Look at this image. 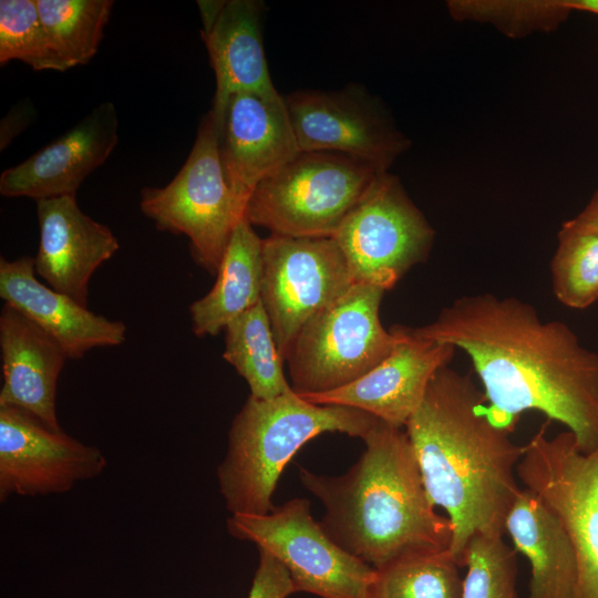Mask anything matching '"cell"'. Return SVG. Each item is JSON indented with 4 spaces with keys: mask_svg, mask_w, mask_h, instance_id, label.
<instances>
[{
    "mask_svg": "<svg viewBox=\"0 0 598 598\" xmlns=\"http://www.w3.org/2000/svg\"><path fill=\"white\" fill-rule=\"evenodd\" d=\"M413 330L467 354L496 424L513 432L522 413L537 411L567 426L582 453L598 450V353L566 323L515 297L478 293Z\"/></svg>",
    "mask_w": 598,
    "mask_h": 598,
    "instance_id": "obj_1",
    "label": "cell"
},
{
    "mask_svg": "<svg viewBox=\"0 0 598 598\" xmlns=\"http://www.w3.org/2000/svg\"><path fill=\"white\" fill-rule=\"evenodd\" d=\"M430 499L447 514L448 547L464 567L471 538L503 536L507 514L522 491L516 477L524 445L487 413L484 393L448 365L432 378L405 424Z\"/></svg>",
    "mask_w": 598,
    "mask_h": 598,
    "instance_id": "obj_2",
    "label": "cell"
},
{
    "mask_svg": "<svg viewBox=\"0 0 598 598\" xmlns=\"http://www.w3.org/2000/svg\"><path fill=\"white\" fill-rule=\"evenodd\" d=\"M362 440L363 453L342 475L299 468L324 506L323 530L375 569L411 550L448 549L450 519L435 511L405 431L380 420Z\"/></svg>",
    "mask_w": 598,
    "mask_h": 598,
    "instance_id": "obj_3",
    "label": "cell"
},
{
    "mask_svg": "<svg viewBox=\"0 0 598 598\" xmlns=\"http://www.w3.org/2000/svg\"><path fill=\"white\" fill-rule=\"evenodd\" d=\"M380 420L364 411L308 402L290 391L270 400L252 395L235 415L217 481L230 514H267L277 482L295 454L322 433L363 437Z\"/></svg>",
    "mask_w": 598,
    "mask_h": 598,
    "instance_id": "obj_4",
    "label": "cell"
},
{
    "mask_svg": "<svg viewBox=\"0 0 598 598\" xmlns=\"http://www.w3.org/2000/svg\"><path fill=\"white\" fill-rule=\"evenodd\" d=\"M382 172L341 153L300 152L257 185L245 217L271 234L333 237Z\"/></svg>",
    "mask_w": 598,
    "mask_h": 598,
    "instance_id": "obj_5",
    "label": "cell"
},
{
    "mask_svg": "<svg viewBox=\"0 0 598 598\" xmlns=\"http://www.w3.org/2000/svg\"><path fill=\"white\" fill-rule=\"evenodd\" d=\"M385 290L353 283L300 329L286 360L298 395L326 393L348 385L383 361L399 336L385 330L380 305Z\"/></svg>",
    "mask_w": 598,
    "mask_h": 598,
    "instance_id": "obj_6",
    "label": "cell"
},
{
    "mask_svg": "<svg viewBox=\"0 0 598 598\" xmlns=\"http://www.w3.org/2000/svg\"><path fill=\"white\" fill-rule=\"evenodd\" d=\"M140 208L157 229L186 236L194 261L216 276L245 210L237 203L225 175L210 110L200 120L182 168L167 185L144 187Z\"/></svg>",
    "mask_w": 598,
    "mask_h": 598,
    "instance_id": "obj_7",
    "label": "cell"
},
{
    "mask_svg": "<svg viewBox=\"0 0 598 598\" xmlns=\"http://www.w3.org/2000/svg\"><path fill=\"white\" fill-rule=\"evenodd\" d=\"M228 533L271 554L289 573L296 592L320 598H369L375 568L333 542L310 513V502L292 498L262 515L233 514Z\"/></svg>",
    "mask_w": 598,
    "mask_h": 598,
    "instance_id": "obj_8",
    "label": "cell"
},
{
    "mask_svg": "<svg viewBox=\"0 0 598 598\" xmlns=\"http://www.w3.org/2000/svg\"><path fill=\"white\" fill-rule=\"evenodd\" d=\"M516 473L569 535L576 558L571 598H598V450L585 454L569 431L547 437L543 426L524 445Z\"/></svg>",
    "mask_w": 598,
    "mask_h": 598,
    "instance_id": "obj_9",
    "label": "cell"
},
{
    "mask_svg": "<svg viewBox=\"0 0 598 598\" xmlns=\"http://www.w3.org/2000/svg\"><path fill=\"white\" fill-rule=\"evenodd\" d=\"M354 283L389 290L426 259L434 230L399 178L378 175L333 236Z\"/></svg>",
    "mask_w": 598,
    "mask_h": 598,
    "instance_id": "obj_10",
    "label": "cell"
},
{
    "mask_svg": "<svg viewBox=\"0 0 598 598\" xmlns=\"http://www.w3.org/2000/svg\"><path fill=\"white\" fill-rule=\"evenodd\" d=\"M353 283L333 237L264 238L260 301L283 360L303 324Z\"/></svg>",
    "mask_w": 598,
    "mask_h": 598,
    "instance_id": "obj_11",
    "label": "cell"
},
{
    "mask_svg": "<svg viewBox=\"0 0 598 598\" xmlns=\"http://www.w3.org/2000/svg\"><path fill=\"white\" fill-rule=\"evenodd\" d=\"M283 101L300 152L341 153L388 171L409 147L378 99L360 84L299 90Z\"/></svg>",
    "mask_w": 598,
    "mask_h": 598,
    "instance_id": "obj_12",
    "label": "cell"
},
{
    "mask_svg": "<svg viewBox=\"0 0 598 598\" xmlns=\"http://www.w3.org/2000/svg\"><path fill=\"white\" fill-rule=\"evenodd\" d=\"M103 452L48 427L17 408L0 406V499L69 492L106 467Z\"/></svg>",
    "mask_w": 598,
    "mask_h": 598,
    "instance_id": "obj_13",
    "label": "cell"
},
{
    "mask_svg": "<svg viewBox=\"0 0 598 598\" xmlns=\"http://www.w3.org/2000/svg\"><path fill=\"white\" fill-rule=\"evenodd\" d=\"M399 340L391 353L357 381L337 390L300 395L315 404L364 411L384 423L404 427L420 406L434 374L448 365L455 348L395 324Z\"/></svg>",
    "mask_w": 598,
    "mask_h": 598,
    "instance_id": "obj_14",
    "label": "cell"
},
{
    "mask_svg": "<svg viewBox=\"0 0 598 598\" xmlns=\"http://www.w3.org/2000/svg\"><path fill=\"white\" fill-rule=\"evenodd\" d=\"M216 126L225 175L237 203L246 210L257 185L300 153L283 95L267 100L235 93Z\"/></svg>",
    "mask_w": 598,
    "mask_h": 598,
    "instance_id": "obj_15",
    "label": "cell"
},
{
    "mask_svg": "<svg viewBox=\"0 0 598 598\" xmlns=\"http://www.w3.org/2000/svg\"><path fill=\"white\" fill-rule=\"evenodd\" d=\"M118 141L112 102L100 103L74 126L2 172L0 194L35 202L76 196L84 179L109 158Z\"/></svg>",
    "mask_w": 598,
    "mask_h": 598,
    "instance_id": "obj_16",
    "label": "cell"
},
{
    "mask_svg": "<svg viewBox=\"0 0 598 598\" xmlns=\"http://www.w3.org/2000/svg\"><path fill=\"white\" fill-rule=\"evenodd\" d=\"M35 203L40 234L33 257L35 274L49 287L87 307L90 279L118 250V240L110 227L82 212L76 196Z\"/></svg>",
    "mask_w": 598,
    "mask_h": 598,
    "instance_id": "obj_17",
    "label": "cell"
},
{
    "mask_svg": "<svg viewBox=\"0 0 598 598\" xmlns=\"http://www.w3.org/2000/svg\"><path fill=\"white\" fill-rule=\"evenodd\" d=\"M0 297L53 338L71 360L95 348L116 347L126 339V326L94 313L37 278L33 257L0 258Z\"/></svg>",
    "mask_w": 598,
    "mask_h": 598,
    "instance_id": "obj_18",
    "label": "cell"
},
{
    "mask_svg": "<svg viewBox=\"0 0 598 598\" xmlns=\"http://www.w3.org/2000/svg\"><path fill=\"white\" fill-rule=\"evenodd\" d=\"M2 386L0 406L22 410L60 431L56 390L69 360L63 348L42 329L4 303L0 312Z\"/></svg>",
    "mask_w": 598,
    "mask_h": 598,
    "instance_id": "obj_19",
    "label": "cell"
},
{
    "mask_svg": "<svg viewBox=\"0 0 598 598\" xmlns=\"http://www.w3.org/2000/svg\"><path fill=\"white\" fill-rule=\"evenodd\" d=\"M262 16L264 4L260 1L227 0L214 23L202 30L216 79L210 107L216 123L235 93H252L267 100L282 99L268 70Z\"/></svg>",
    "mask_w": 598,
    "mask_h": 598,
    "instance_id": "obj_20",
    "label": "cell"
},
{
    "mask_svg": "<svg viewBox=\"0 0 598 598\" xmlns=\"http://www.w3.org/2000/svg\"><path fill=\"white\" fill-rule=\"evenodd\" d=\"M505 533L514 549L530 566L526 598H571L576 558L571 540L559 517L540 498L522 488L506 520Z\"/></svg>",
    "mask_w": 598,
    "mask_h": 598,
    "instance_id": "obj_21",
    "label": "cell"
},
{
    "mask_svg": "<svg viewBox=\"0 0 598 598\" xmlns=\"http://www.w3.org/2000/svg\"><path fill=\"white\" fill-rule=\"evenodd\" d=\"M262 240L243 217L223 255L212 289L189 306L192 330L213 337L260 301Z\"/></svg>",
    "mask_w": 598,
    "mask_h": 598,
    "instance_id": "obj_22",
    "label": "cell"
},
{
    "mask_svg": "<svg viewBox=\"0 0 598 598\" xmlns=\"http://www.w3.org/2000/svg\"><path fill=\"white\" fill-rule=\"evenodd\" d=\"M223 358L249 385L250 395L270 400L292 391L261 301L224 329Z\"/></svg>",
    "mask_w": 598,
    "mask_h": 598,
    "instance_id": "obj_23",
    "label": "cell"
},
{
    "mask_svg": "<svg viewBox=\"0 0 598 598\" xmlns=\"http://www.w3.org/2000/svg\"><path fill=\"white\" fill-rule=\"evenodd\" d=\"M56 69L87 64L96 54L112 13V0H37Z\"/></svg>",
    "mask_w": 598,
    "mask_h": 598,
    "instance_id": "obj_24",
    "label": "cell"
},
{
    "mask_svg": "<svg viewBox=\"0 0 598 598\" xmlns=\"http://www.w3.org/2000/svg\"><path fill=\"white\" fill-rule=\"evenodd\" d=\"M460 568L448 549L411 550L375 569L369 598H461Z\"/></svg>",
    "mask_w": 598,
    "mask_h": 598,
    "instance_id": "obj_25",
    "label": "cell"
},
{
    "mask_svg": "<svg viewBox=\"0 0 598 598\" xmlns=\"http://www.w3.org/2000/svg\"><path fill=\"white\" fill-rule=\"evenodd\" d=\"M550 270L556 298L573 309L588 308L598 300V235L566 221Z\"/></svg>",
    "mask_w": 598,
    "mask_h": 598,
    "instance_id": "obj_26",
    "label": "cell"
},
{
    "mask_svg": "<svg viewBox=\"0 0 598 598\" xmlns=\"http://www.w3.org/2000/svg\"><path fill=\"white\" fill-rule=\"evenodd\" d=\"M516 556L503 536H473L464 555L467 570L461 598H518Z\"/></svg>",
    "mask_w": 598,
    "mask_h": 598,
    "instance_id": "obj_27",
    "label": "cell"
},
{
    "mask_svg": "<svg viewBox=\"0 0 598 598\" xmlns=\"http://www.w3.org/2000/svg\"><path fill=\"white\" fill-rule=\"evenodd\" d=\"M12 60L34 71H58L37 0L0 1V64Z\"/></svg>",
    "mask_w": 598,
    "mask_h": 598,
    "instance_id": "obj_28",
    "label": "cell"
},
{
    "mask_svg": "<svg viewBox=\"0 0 598 598\" xmlns=\"http://www.w3.org/2000/svg\"><path fill=\"white\" fill-rule=\"evenodd\" d=\"M447 7L456 19L491 22L511 35L548 30L565 20L569 12L563 0L451 1Z\"/></svg>",
    "mask_w": 598,
    "mask_h": 598,
    "instance_id": "obj_29",
    "label": "cell"
},
{
    "mask_svg": "<svg viewBox=\"0 0 598 598\" xmlns=\"http://www.w3.org/2000/svg\"><path fill=\"white\" fill-rule=\"evenodd\" d=\"M295 592L288 570L267 550L259 549V563L247 598H287Z\"/></svg>",
    "mask_w": 598,
    "mask_h": 598,
    "instance_id": "obj_30",
    "label": "cell"
},
{
    "mask_svg": "<svg viewBox=\"0 0 598 598\" xmlns=\"http://www.w3.org/2000/svg\"><path fill=\"white\" fill-rule=\"evenodd\" d=\"M33 113L30 103H20L16 105L1 121L0 130V150L8 147L10 142L23 131L31 122Z\"/></svg>",
    "mask_w": 598,
    "mask_h": 598,
    "instance_id": "obj_31",
    "label": "cell"
},
{
    "mask_svg": "<svg viewBox=\"0 0 598 598\" xmlns=\"http://www.w3.org/2000/svg\"><path fill=\"white\" fill-rule=\"evenodd\" d=\"M570 220L575 225L598 235V190L595 193L585 209Z\"/></svg>",
    "mask_w": 598,
    "mask_h": 598,
    "instance_id": "obj_32",
    "label": "cell"
},
{
    "mask_svg": "<svg viewBox=\"0 0 598 598\" xmlns=\"http://www.w3.org/2000/svg\"><path fill=\"white\" fill-rule=\"evenodd\" d=\"M563 2L569 11L580 10L598 14V0H563Z\"/></svg>",
    "mask_w": 598,
    "mask_h": 598,
    "instance_id": "obj_33",
    "label": "cell"
}]
</instances>
